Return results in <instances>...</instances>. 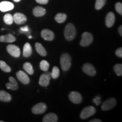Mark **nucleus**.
Here are the masks:
<instances>
[{"label":"nucleus","mask_w":122,"mask_h":122,"mask_svg":"<svg viewBox=\"0 0 122 122\" xmlns=\"http://www.w3.org/2000/svg\"><path fill=\"white\" fill-rule=\"evenodd\" d=\"M32 53V49L30 43L27 42L24 44L23 46V55L24 57L28 58L30 57Z\"/></svg>","instance_id":"obj_19"},{"label":"nucleus","mask_w":122,"mask_h":122,"mask_svg":"<svg viewBox=\"0 0 122 122\" xmlns=\"http://www.w3.org/2000/svg\"><path fill=\"white\" fill-rule=\"evenodd\" d=\"M114 72L119 76L122 75V64H117L114 66Z\"/></svg>","instance_id":"obj_28"},{"label":"nucleus","mask_w":122,"mask_h":122,"mask_svg":"<svg viewBox=\"0 0 122 122\" xmlns=\"http://www.w3.org/2000/svg\"><path fill=\"white\" fill-rule=\"evenodd\" d=\"M101 120L98 119H94L90 120L89 122H101Z\"/></svg>","instance_id":"obj_35"},{"label":"nucleus","mask_w":122,"mask_h":122,"mask_svg":"<svg viewBox=\"0 0 122 122\" xmlns=\"http://www.w3.org/2000/svg\"><path fill=\"white\" fill-rule=\"evenodd\" d=\"M9 82L6 84V86L7 89L16 91L18 89V85L16 80L13 77H9Z\"/></svg>","instance_id":"obj_16"},{"label":"nucleus","mask_w":122,"mask_h":122,"mask_svg":"<svg viewBox=\"0 0 122 122\" xmlns=\"http://www.w3.org/2000/svg\"><path fill=\"white\" fill-rule=\"evenodd\" d=\"M116 56L119 58H122V48H119L115 51Z\"/></svg>","instance_id":"obj_32"},{"label":"nucleus","mask_w":122,"mask_h":122,"mask_svg":"<svg viewBox=\"0 0 122 122\" xmlns=\"http://www.w3.org/2000/svg\"><path fill=\"white\" fill-rule=\"evenodd\" d=\"M67 19V15L64 13H58L55 16V20L58 23L65 22Z\"/></svg>","instance_id":"obj_23"},{"label":"nucleus","mask_w":122,"mask_h":122,"mask_svg":"<svg viewBox=\"0 0 122 122\" xmlns=\"http://www.w3.org/2000/svg\"><path fill=\"white\" fill-rule=\"evenodd\" d=\"M118 32H119V33L120 35V36H122V25H120V26L119 27Z\"/></svg>","instance_id":"obj_36"},{"label":"nucleus","mask_w":122,"mask_h":122,"mask_svg":"<svg viewBox=\"0 0 122 122\" xmlns=\"http://www.w3.org/2000/svg\"><path fill=\"white\" fill-rule=\"evenodd\" d=\"M35 48H36V51L42 57H45L46 56L47 52L46 51L45 49L44 48V46L41 44L39 42H36L35 44Z\"/></svg>","instance_id":"obj_22"},{"label":"nucleus","mask_w":122,"mask_h":122,"mask_svg":"<svg viewBox=\"0 0 122 122\" xmlns=\"http://www.w3.org/2000/svg\"><path fill=\"white\" fill-rule=\"evenodd\" d=\"M115 21V16L114 14L112 12H109L106 15V20H105V23H106V26L109 27V28H110L114 25Z\"/></svg>","instance_id":"obj_15"},{"label":"nucleus","mask_w":122,"mask_h":122,"mask_svg":"<svg viewBox=\"0 0 122 122\" xmlns=\"http://www.w3.org/2000/svg\"><path fill=\"white\" fill-rule=\"evenodd\" d=\"M71 102L76 104L80 103L82 101V96L80 93L77 92H71L68 96Z\"/></svg>","instance_id":"obj_10"},{"label":"nucleus","mask_w":122,"mask_h":122,"mask_svg":"<svg viewBox=\"0 0 122 122\" xmlns=\"http://www.w3.org/2000/svg\"><path fill=\"white\" fill-rule=\"evenodd\" d=\"M4 22L7 25H11L13 23V16L10 14H6L4 17Z\"/></svg>","instance_id":"obj_26"},{"label":"nucleus","mask_w":122,"mask_h":122,"mask_svg":"<svg viewBox=\"0 0 122 122\" xmlns=\"http://www.w3.org/2000/svg\"><path fill=\"white\" fill-rule=\"evenodd\" d=\"M15 40L16 38L11 33L0 36V41L2 42H13L15 41Z\"/></svg>","instance_id":"obj_21"},{"label":"nucleus","mask_w":122,"mask_h":122,"mask_svg":"<svg viewBox=\"0 0 122 122\" xmlns=\"http://www.w3.org/2000/svg\"><path fill=\"white\" fill-rule=\"evenodd\" d=\"M41 36L46 41H52L54 39V34L51 30L48 29H44L41 32Z\"/></svg>","instance_id":"obj_13"},{"label":"nucleus","mask_w":122,"mask_h":122,"mask_svg":"<svg viewBox=\"0 0 122 122\" xmlns=\"http://www.w3.org/2000/svg\"><path fill=\"white\" fill-rule=\"evenodd\" d=\"M14 4L9 1H3L0 2V11L6 12L11 10L14 9Z\"/></svg>","instance_id":"obj_14"},{"label":"nucleus","mask_w":122,"mask_h":122,"mask_svg":"<svg viewBox=\"0 0 122 122\" xmlns=\"http://www.w3.org/2000/svg\"><path fill=\"white\" fill-rule=\"evenodd\" d=\"M93 40V37L91 33L85 32L82 34V37L80 42V45L81 46L86 47L91 45Z\"/></svg>","instance_id":"obj_3"},{"label":"nucleus","mask_w":122,"mask_h":122,"mask_svg":"<svg viewBox=\"0 0 122 122\" xmlns=\"http://www.w3.org/2000/svg\"><path fill=\"white\" fill-rule=\"evenodd\" d=\"M59 76V70L57 66L53 67L52 71L51 72V77L53 79H57Z\"/></svg>","instance_id":"obj_30"},{"label":"nucleus","mask_w":122,"mask_h":122,"mask_svg":"<svg viewBox=\"0 0 122 122\" xmlns=\"http://www.w3.org/2000/svg\"><path fill=\"white\" fill-rule=\"evenodd\" d=\"M13 1H15V2H19L20 0H13Z\"/></svg>","instance_id":"obj_37"},{"label":"nucleus","mask_w":122,"mask_h":122,"mask_svg":"<svg viewBox=\"0 0 122 122\" xmlns=\"http://www.w3.org/2000/svg\"><path fill=\"white\" fill-rule=\"evenodd\" d=\"M0 122H3V121H2V120H0Z\"/></svg>","instance_id":"obj_39"},{"label":"nucleus","mask_w":122,"mask_h":122,"mask_svg":"<svg viewBox=\"0 0 122 122\" xmlns=\"http://www.w3.org/2000/svg\"><path fill=\"white\" fill-rule=\"evenodd\" d=\"M117 104V101L114 98L108 99L103 102L101 106V109L103 111H107L114 108Z\"/></svg>","instance_id":"obj_7"},{"label":"nucleus","mask_w":122,"mask_h":122,"mask_svg":"<svg viewBox=\"0 0 122 122\" xmlns=\"http://www.w3.org/2000/svg\"><path fill=\"white\" fill-rule=\"evenodd\" d=\"M96 110L93 106H87L85 107L80 114V118L82 119H85L92 117L96 113Z\"/></svg>","instance_id":"obj_4"},{"label":"nucleus","mask_w":122,"mask_h":122,"mask_svg":"<svg viewBox=\"0 0 122 122\" xmlns=\"http://www.w3.org/2000/svg\"><path fill=\"white\" fill-rule=\"evenodd\" d=\"M40 67L42 71H47L49 68V63H48V61L42 60L41 61L40 63Z\"/></svg>","instance_id":"obj_27"},{"label":"nucleus","mask_w":122,"mask_h":122,"mask_svg":"<svg viewBox=\"0 0 122 122\" xmlns=\"http://www.w3.org/2000/svg\"><path fill=\"white\" fill-rule=\"evenodd\" d=\"M20 31L22 32L23 33H27V32H29V28L28 26H25L24 27H21L20 28Z\"/></svg>","instance_id":"obj_33"},{"label":"nucleus","mask_w":122,"mask_h":122,"mask_svg":"<svg viewBox=\"0 0 122 122\" xmlns=\"http://www.w3.org/2000/svg\"><path fill=\"white\" fill-rule=\"evenodd\" d=\"M115 10L120 15H122V4L121 2H117L115 5Z\"/></svg>","instance_id":"obj_31"},{"label":"nucleus","mask_w":122,"mask_h":122,"mask_svg":"<svg viewBox=\"0 0 122 122\" xmlns=\"http://www.w3.org/2000/svg\"><path fill=\"white\" fill-rule=\"evenodd\" d=\"M0 68L5 72H10L11 71V68L4 61H0Z\"/></svg>","instance_id":"obj_25"},{"label":"nucleus","mask_w":122,"mask_h":122,"mask_svg":"<svg viewBox=\"0 0 122 122\" xmlns=\"http://www.w3.org/2000/svg\"><path fill=\"white\" fill-rule=\"evenodd\" d=\"M12 99L11 96L9 93L5 91H0V101L2 102H9L11 101Z\"/></svg>","instance_id":"obj_18"},{"label":"nucleus","mask_w":122,"mask_h":122,"mask_svg":"<svg viewBox=\"0 0 122 122\" xmlns=\"http://www.w3.org/2000/svg\"><path fill=\"white\" fill-rule=\"evenodd\" d=\"M28 38H29V39H31L32 36H28Z\"/></svg>","instance_id":"obj_38"},{"label":"nucleus","mask_w":122,"mask_h":122,"mask_svg":"<svg viewBox=\"0 0 122 122\" xmlns=\"http://www.w3.org/2000/svg\"><path fill=\"white\" fill-rule=\"evenodd\" d=\"M71 59L70 56L67 53H65L61 56L60 58V63L61 67L63 71H66L70 69L71 66Z\"/></svg>","instance_id":"obj_2"},{"label":"nucleus","mask_w":122,"mask_h":122,"mask_svg":"<svg viewBox=\"0 0 122 122\" xmlns=\"http://www.w3.org/2000/svg\"><path fill=\"white\" fill-rule=\"evenodd\" d=\"M83 72L88 75L94 76L96 74V71L94 67L90 63H85L83 65L82 68Z\"/></svg>","instance_id":"obj_9"},{"label":"nucleus","mask_w":122,"mask_h":122,"mask_svg":"<svg viewBox=\"0 0 122 122\" xmlns=\"http://www.w3.org/2000/svg\"><path fill=\"white\" fill-rule=\"evenodd\" d=\"M58 121L57 115L54 113H49L44 116L42 119L43 122H57Z\"/></svg>","instance_id":"obj_17"},{"label":"nucleus","mask_w":122,"mask_h":122,"mask_svg":"<svg viewBox=\"0 0 122 122\" xmlns=\"http://www.w3.org/2000/svg\"><path fill=\"white\" fill-rule=\"evenodd\" d=\"M36 1L40 4L45 5L48 4L49 2V0H36Z\"/></svg>","instance_id":"obj_34"},{"label":"nucleus","mask_w":122,"mask_h":122,"mask_svg":"<svg viewBox=\"0 0 122 122\" xmlns=\"http://www.w3.org/2000/svg\"><path fill=\"white\" fill-rule=\"evenodd\" d=\"M6 49L7 52L14 57L18 58L20 56V50L18 46L10 44L7 45Z\"/></svg>","instance_id":"obj_6"},{"label":"nucleus","mask_w":122,"mask_h":122,"mask_svg":"<svg viewBox=\"0 0 122 122\" xmlns=\"http://www.w3.org/2000/svg\"><path fill=\"white\" fill-rule=\"evenodd\" d=\"M106 0H96L95 4V9L96 10H100L104 6Z\"/></svg>","instance_id":"obj_29"},{"label":"nucleus","mask_w":122,"mask_h":122,"mask_svg":"<svg viewBox=\"0 0 122 122\" xmlns=\"http://www.w3.org/2000/svg\"><path fill=\"white\" fill-rule=\"evenodd\" d=\"M65 39L67 41H72L76 37V30L75 27L72 23H68L65 27L64 32Z\"/></svg>","instance_id":"obj_1"},{"label":"nucleus","mask_w":122,"mask_h":122,"mask_svg":"<svg viewBox=\"0 0 122 122\" xmlns=\"http://www.w3.org/2000/svg\"><path fill=\"white\" fill-rule=\"evenodd\" d=\"M45 73L42 74L40 77L39 84L40 85L42 86H48L49 84V81L51 79V73L49 72L48 71H45Z\"/></svg>","instance_id":"obj_5"},{"label":"nucleus","mask_w":122,"mask_h":122,"mask_svg":"<svg viewBox=\"0 0 122 122\" xmlns=\"http://www.w3.org/2000/svg\"><path fill=\"white\" fill-rule=\"evenodd\" d=\"M16 77L21 83L23 84L27 85L30 82V79L29 78L28 76L27 75L26 73H25L23 71H19L16 72Z\"/></svg>","instance_id":"obj_12"},{"label":"nucleus","mask_w":122,"mask_h":122,"mask_svg":"<svg viewBox=\"0 0 122 122\" xmlns=\"http://www.w3.org/2000/svg\"><path fill=\"white\" fill-rule=\"evenodd\" d=\"M13 20L17 24H23L27 22V17L20 13H16L13 15Z\"/></svg>","instance_id":"obj_11"},{"label":"nucleus","mask_w":122,"mask_h":122,"mask_svg":"<svg viewBox=\"0 0 122 122\" xmlns=\"http://www.w3.org/2000/svg\"><path fill=\"white\" fill-rule=\"evenodd\" d=\"M23 68L26 71L27 73H28V74L30 75H33V73H34V70H33L32 66V65L30 63H29V62H25L24 64Z\"/></svg>","instance_id":"obj_24"},{"label":"nucleus","mask_w":122,"mask_h":122,"mask_svg":"<svg viewBox=\"0 0 122 122\" xmlns=\"http://www.w3.org/2000/svg\"><path fill=\"white\" fill-rule=\"evenodd\" d=\"M46 14V10L42 7L36 6L33 10V14L36 17L44 16Z\"/></svg>","instance_id":"obj_20"},{"label":"nucleus","mask_w":122,"mask_h":122,"mask_svg":"<svg viewBox=\"0 0 122 122\" xmlns=\"http://www.w3.org/2000/svg\"><path fill=\"white\" fill-rule=\"evenodd\" d=\"M47 106L44 103H39L35 105L32 109V111L35 114H41L45 112Z\"/></svg>","instance_id":"obj_8"}]
</instances>
